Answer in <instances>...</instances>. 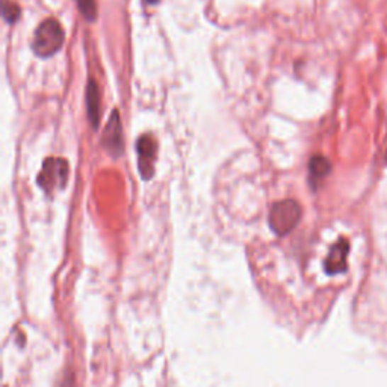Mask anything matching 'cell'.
I'll use <instances>...</instances> for the list:
<instances>
[{
  "label": "cell",
  "instance_id": "cell-11",
  "mask_svg": "<svg viewBox=\"0 0 387 387\" xmlns=\"http://www.w3.org/2000/svg\"><path fill=\"white\" fill-rule=\"evenodd\" d=\"M145 2L149 4V5H157V4H159V0H145Z\"/></svg>",
  "mask_w": 387,
  "mask_h": 387
},
{
  "label": "cell",
  "instance_id": "cell-2",
  "mask_svg": "<svg viewBox=\"0 0 387 387\" xmlns=\"http://www.w3.org/2000/svg\"><path fill=\"white\" fill-rule=\"evenodd\" d=\"M301 220V208L295 200H283L276 203L269 211L268 223L271 230L279 236L292 232Z\"/></svg>",
  "mask_w": 387,
  "mask_h": 387
},
{
  "label": "cell",
  "instance_id": "cell-5",
  "mask_svg": "<svg viewBox=\"0 0 387 387\" xmlns=\"http://www.w3.org/2000/svg\"><path fill=\"white\" fill-rule=\"evenodd\" d=\"M349 253V242L345 237H340L339 241L330 248V253L324 262L325 272L330 276L340 274L347 271V257Z\"/></svg>",
  "mask_w": 387,
  "mask_h": 387
},
{
  "label": "cell",
  "instance_id": "cell-4",
  "mask_svg": "<svg viewBox=\"0 0 387 387\" xmlns=\"http://www.w3.org/2000/svg\"><path fill=\"white\" fill-rule=\"evenodd\" d=\"M157 144L152 135H142L136 142V152H138V168L144 180H150L155 174V161H156Z\"/></svg>",
  "mask_w": 387,
  "mask_h": 387
},
{
  "label": "cell",
  "instance_id": "cell-7",
  "mask_svg": "<svg viewBox=\"0 0 387 387\" xmlns=\"http://www.w3.org/2000/svg\"><path fill=\"white\" fill-rule=\"evenodd\" d=\"M86 113L93 128L97 129L100 121V93L94 81H89L86 86Z\"/></svg>",
  "mask_w": 387,
  "mask_h": 387
},
{
  "label": "cell",
  "instance_id": "cell-8",
  "mask_svg": "<svg viewBox=\"0 0 387 387\" xmlns=\"http://www.w3.org/2000/svg\"><path fill=\"white\" fill-rule=\"evenodd\" d=\"M330 172H332V164H330L327 157L313 156L309 164V180L312 188L316 189L318 185H320V181L325 179Z\"/></svg>",
  "mask_w": 387,
  "mask_h": 387
},
{
  "label": "cell",
  "instance_id": "cell-6",
  "mask_svg": "<svg viewBox=\"0 0 387 387\" xmlns=\"http://www.w3.org/2000/svg\"><path fill=\"white\" fill-rule=\"evenodd\" d=\"M103 145L108 153H111L113 157H118L120 155H123V132L120 116L117 111L112 112V117L105 129Z\"/></svg>",
  "mask_w": 387,
  "mask_h": 387
},
{
  "label": "cell",
  "instance_id": "cell-1",
  "mask_svg": "<svg viewBox=\"0 0 387 387\" xmlns=\"http://www.w3.org/2000/svg\"><path fill=\"white\" fill-rule=\"evenodd\" d=\"M65 40V33L61 25L53 18L44 20L35 29L32 40V50L40 58H49L60 52Z\"/></svg>",
  "mask_w": 387,
  "mask_h": 387
},
{
  "label": "cell",
  "instance_id": "cell-9",
  "mask_svg": "<svg viewBox=\"0 0 387 387\" xmlns=\"http://www.w3.org/2000/svg\"><path fill=\"white\" fill-rule=\"evenodd\" d=\"M76 4L79 6V11H81L82 16L88 20L93 21L97 16V6L94 0H76Z\"/></svg>",
  "mask_w": 387,
  "mask_h": 387
},
{
  "label": "cell",
  "instance_id": "cell-3",
  "mask_svg": "<svg viewBox=\"0 0 387 387\" xmlns=\"http://www.w3.org/2000/svg\"><path fill=\"white\" fill-rule=\"evenodd\" d=\"M68 180V164L61 157H49L43 164V169L37 179L40 188L52 194L56 189H62Z\"/></svg>",
  "mask_w": 387,
  "mask_h": 387
},
{
  "label": "cell",
  "instance_id": "cell-10",
  "mask_svg": "<svg viewBox=\"0 0 387 387\" xmlns=\"http://www.w3.org/2000/svg\"><path fill=\"white\" fill-rule=\"evenodd\" d=\"M2 13H4V17L8 23H14L20 16V9L16 4H9V2H6V0H4Z\"/></svg>",
  "mask_w": 387,
  "mask_h": 387
}]
</instances>
